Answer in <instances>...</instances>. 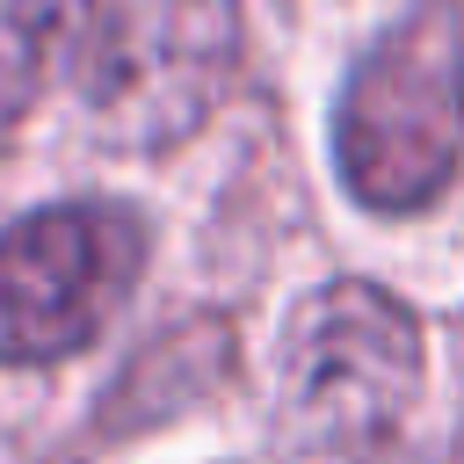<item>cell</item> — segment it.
Wrapping results in <instances>:
<instances>
[{"label":"cell","instance_id":"6da1fadb","mask_svg":"<svg viewBox=\"0 0 464 464\" xmlns=\"http://www.w3.org/2000/svg\"><path fill=\"white\" fill-rule=\"evenodd\" d=\"M334 160L370 210H420L464 174V7H406L348 72Z\"/></svg>","mask_w":464,"mask_h":464},{"label":"cell","instance_id":"7a4b0ae2","mask_svg":"<svg viewBox=\"0 0 464 464\" xmlns=\"http://www.w3.org/2000/svg\"><path fill=\"white\" fill-rule=\"evenodd\" d=\"M420 399V326L370 283H334L283 334V442L304 464H362Z\"/></svg>","mask_w":464,"mask_h":464},{"label":"cell","instance_id":"3957f363","mask_svg":"<svg viewBox=\"0 0 464 464\" xmlns=\"http://www.w3.org/2000/svg\"><path fill=\"white\" fill-rule=\"evenodd\" d=\"M239 72L232 0H94L80 29V102L109 145L188 138Z\"/></svg>","mask_w":464,"mask_h":464},{"label":"cell","instance_id":"277c9868","mask_svg":"<svg viewBox=\"0 0 464 464\" xmlns=\"http://www.w3.org/2000/svg\"><path fill=\"white\" fill-rule=\"evenodd\" d=\"M145 268V225L123 203H51L0 232V362L80 355Z\"/></svg>","mask_w":464,"mask_h":464},{"label":"cell","instance_id":"5b68a950","mask_svg":"<svg viewBox=\"0 0 464 464\" xmlns=\"http://www.w3.org/2000/svg\"><path fill=\"white\" fill-rule=\"evenodd\" d=\"M72 29H87V0H0V130L29 109Z\"/></svg>","mask_w":464,"mask_h":464},{"label":"cell","instance_id":"8992f818","mask_svg":"<svg viewBox=\"0 0 464 464\" xmlns=\"http://www.w3.org/2000/svg\"><path fill=\"white\" fill-rule=\"evenodd\" d=\"M457 362H464V348H457Z\"/></svg>","mask_w":464,"mask_h":464}]
</instances>
